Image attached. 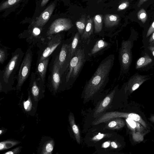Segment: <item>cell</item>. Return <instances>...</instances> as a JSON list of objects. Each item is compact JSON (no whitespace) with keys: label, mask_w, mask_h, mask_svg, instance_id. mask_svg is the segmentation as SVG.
Segmentation results:
<instances>
[{"label":"cell","mask_w":154,"mask_h":154,"mask_svg":"<svg viewBox=\"0 0 154 154\" xmlns=\"http://www.w3.org/2000/svg\"><path fill=\"white\" fill-rule=\"evenodd\" d=\"M114 60L113 55H110L104 59L100 63L92 77L86 83L81 97L84 103L94 99L104 87Z\"/></svg>","instance_id":"obj_1"},{"label":"cell","mask_w":154,"mask_h":154,"mask_svg":"<svg viewBox=\"0 0 154 154\" xmlns=\"http://www.w3.org/2000/svg\"><path fill=\"white\" fill-rule=\"evenodd\" d=\"M24 55L20 48L17 49L12 54L9 62L4 70L0 72L1 82L7 85L13 84Z\"/></svg>","instance_id":"obj_2"},{"label":"cell","mask_w":154,"mask_h":154,"mask_svg":"<svg viewBox=\"0 0 154 154\" xmlns=\"http://www.w3.org/2000/svg\"><path fill=\"white\" fill-rule=\"evenodd\" d=\"M32 59V53L30 47L27 50L21 63L17 75L16 88L20 90L28 78L30 72Z\"/></svg>","instance_id":"obj_3"},{"label":"cell","mask_w":154,"mask_h":154,"mask_svg":"<svg viewBox=\"0 0 154 154\" xmlns=\"http://www.w3.org/2000/svg\"><path fill=\"white\" fill-rule=\"evenodd\" d=\"M85 56L84 49H76L69 65V71L66 76V82L71 78H75L77 76L84 63Z\"/></svg>","instance_id":"obj_4"},{"label":"cell","mask_w":154,"mask_h":154,"mask_svg":"<svg viewBox=\"0 0 154 154\" xmlns=\"http://www.w3.org/2000/svg\"><path fill=\"white\" fill-rule=\"evenodd\" d=\"M61 75L66 71L72 59L71 44H63L58 57H56Z\"/></svg>","instance_id":"obj_5"},{"label":"cell","mask_w":154,"mask_h":154,"mask_svg":"<svg viewBox=\"0 0 154 154\" xmlns=\"http://www.w3.org/2000/svg\"><path fill=\"white\" fill-rule=\"evenodd\" d=\"M71 20L66 18H59L54 20L49 27L46 33L48 36L69 29L73 26Z\"/></svg>","instance_id":"obj_6"},{"label":"cell","mask_w":154,"mask_h":154,"mask_svg":"<svg viewBox=\"0 0 154 154\" xmlns=\"http://www.w3.org/2000/svg\"><path fill=\"white\" fill-rule=\"evenodd\" d=\"M48 37V41L39 57V59H38L37 63L48 57L62 41L61 38L58 35L53 36L52 35Z\"/></svg>","instance_id":"obj_7"},{"label":"cell","mask_w":154,"mask_h":154,"mask_svg":"<svg viewBox=\"0 0 154 154\" xmlns=\"http://www.w3.org/2000/svg\"><path fill=\"white\" fill-rule=\"evenodd\" d=\"M131 43L130 41L123 40L119 51V57L122 66L124 69H128L131 60Z\"/></svg>","instance_id":"obj_8"},{"label":"cell","mask_w":154,"mask_h":154,"mask_svg":"<svg viewBox=\"0 0 154 154\" xmlns=\"http://www.w3.org/2000/svg\"><path fill=\"white\" fill-rule=\"evenodd\" d=\"M45 82L35 73L32 72L30 77V88L31 94L35 100L43 93Z\"/></svg>","instance_id":"obj_9"},{"label":"cell","mask_w":154,"mask_h":154,"mask_svg":"<svg viewBox=\"0 0 154 154\" xmlns=\"http://www.w3.org/2000/svg\"><path fill=\"white\" fill-rule=\"evenodd\" d=\"M116 92L114 89L98 104L93 113L95 118H98L107 109L111 103Z\"/></svg>","instance_id":"obj_10"},{"label":"cell","mask_w":154,"mask_h":154,"mask_svg":"<svg viewBox=\"0 0 154 154\" xmlns=\"http://www.w3.org/2000/svg\"><path fill=\"white\" fill-rule=\"evenodd\" d=\"M55 7V4L52 3L34 21L33 24L35 27L43 26L48 21Z\"/></svg>","instance_id":"obj_11"},{"label":"cell","mask_w":154,"mask_h":154,"mask_svg":"<svg viewBox=\"0 0 154 154\" xmlns=\"http://www.w3.org/2000/svg\"><path fill=\"white\" fill-rule=\"evenodd\" d=\"M61 75L60 68L56 58L54 62L51 78V85L55 91L58 89L59 86Z\"/></svg>","instance_id":"obj_12"},{"label":"cell","mask_w":154,"mask_h":154,"mask_svg":"<svg viewBox=\"0 0 154 154\" xmlns=\"http://www.w3.org/2000/svg\"><path fill=\"white\" fill-rule=\"evenodd\" d=\"M148 79L147 75L137 74L133 75L129 79L127 88L132 93L137 89L144 82Z\"/></svg>","instance_id":"obj_13"},{"label":"cell","mask_w":154,"mask_h":154,"mask_svg":"<svg viewBox=\"0 0 154 154\" xmlns=\"http://www.w3.org/2000/svg\"><path fill=\"white\" fill-rule=\"evenodd\" d=\"M49 61V57L37 64L35 73L45 82L47 69Z\"/></svg>","instance_id":"obj_14"},{"label":"cell","mask_w":154,"mask_h":154,"mask_svg":"<svg viewBox=\"0 0 154 154\" xmlns=\"http://www.w3.org/2000/svg\"><path fill=\"white\" fill-rule=\"evenodd\" d=\"M120 20V17L117 14H106L104 16V22L106 27H111L117 25Z\"/></svg>","instance_id":"obj_15"},{"label":"cell","mask_w":154,"mask_h":154,"mask_svg":"<svg viewBox=\"0 0 154 154\" xmlns=\"http://www.w3.org/2000/svg\"><path fill=\"white\" fill-rule=\"evenodd\" d=\"M108 122L104 128L105 129L118 130L123 128L125 125L124 121L121 118H115Z\"/></svg>","instance_id":"obj_16"},{"label":"cell","mask_w":154,"mask_h":154,"mask_svg":"<svg viewBox=\"0 0 154 154\" xmlns=\"http://www.w3.org/2000/svg\"><path fill=\"white\" fill-rule=\"evenodd\" d=\"M69 121L76 141L78 144H80L81 143L80 134L78 127L76 124L74 115L72 113L69 114Z\"/></svg>","instance_id":"obj_17"},{"label":"cell","mask_w":154,"mask_h":154,"mask_svg":"<svg viewBox=\"0 0 154 154\" xmlns=\"http://www.w3.org/2000/svg\"><path fill=\"white\" fill-rule=\"evenodd\" d=\"M93 21L90 15L87 17L85 31L82 35V38L86 39L93 33Z\"/></svg>","instance_id":"obj_18"},{"label":"cell","mask_w":154,"mask_h":154,"mask_svg":"<svg viewBox=\"0 0 154 154\" xmlns=\"http://www.w3.org/2000/svg\"><path fill=\"white\" fill-rule=\"evenodd\" d=\"M126 121L128 127L134 132H141L144 130V127L137 121L128 118H126Z\"/></svg>","instance_id":"obj_19"},{"label":"cell","mask_w":154,"mask_h":154,"mask_svg":"<svg viewBox=\"0 0 154 154\" xmlns=\"http://www.w3.org/2000/svg\"><path fill=\"white\" fill-rule=\"evenodd\" d=\"M86 14H82L75 22L76 26L80 35H82L85 31L86 24Z\"/></svg>","instance_id":"obj_20"},{"label":"cell","mask_w":154,"mask_h":154,"mask_svg":"<svg viewBox=\"0 0 154 154\" xmlns=\"http://www.w3.org/2000/svg\"><path fill=\"white\" fill-rule=\"evenodd\" d=\"M152 59L147 54L139 58L136 63V69H138L143 67L150 63L152 61Z\"/></svg>","instance_id":"obj_21"},{"label":"cell","mask_w":154,"mask_h":154,"mask_svg":"<svg viewBox=\"0 0 154 154\" xmlns=\"http://www.w3.org/2000/svg\"><path fill=\"white\" fill-rule=\"evenodd\" d=\"M108 45V42L103 40L100 39L98 40L92 49L89 55H92L96 53L100 50L107 47Z\"/></svg>","instance_id":"obj_22"},{"label":"cell","mask_w":154,"mask_h":154,"mask_svg":"<svg viewBox=\"0 0 154 154\" xmlns=\"http://www.w3.org/2000/svg\"><path fill=\"white\" fill-rule=\"evenodd\" d=\"M20 143L17 140H8L1 141L0 143V150L3 151L8 149Z\"/></svg>","instance_id":"obj_23"},{"label":"cell","mask_w":154,"mask_h":154,"mask_svg":"<svg viewBox=\"0 0 154 154\" xmlns=\"http://www.w3.org/2000/svg\"><path fill=\"white\" fill-rule=\"evenodd\" d=\"M102 20L103 16L101 14H97L94 17L95 33H99L101 31L103 27Z\"/></svg>","instance_id":"obj_24"},{"label":"cell","mask_w":154,"mask_h":154,"mask_svg":"<svg viewBox=\"0 0 154 154\" xmlns=\"http://www.w3.org/2000/svg\"><path fill=\"white\" fill-rule=\"evenodd\" d=\"M54 141L53 140H50L47 141L44 144L42 148L41 154H51L54 149Z\"/></svg>","instance_id":"obj_25"},{"label":"cell","mask_w":154,"mask_h":154,"mask_svg":"<svg viewBox=\"0 0 154 154\" xmlns=\"http://www.w3.org/2000/svg\"><path fill=\"white\" fill-rule=\"evenodd\" d=\"M80 35V34L79 32H77L75 34L71 44L72 58L74 56L77 49V47L78 44L79 39Z\"/></svg>","instance_id":"obj_26"},{"label":"cell","mask_w":154,"mask_h":154,"mask_svg":"<svg viewBox=\"0 0 154 154\" xmlns=\"http://www.w3.org/2000/svg\"><path fill=\"white\" fill-rule=\"evenodd\" d=\"M21 0H7L3 2L0 6V11L10 8L17 4Z\"/></svg>","instance_id":"obj_27"},{"label":"cell","mask_w":154,"mask_h":154,"mask_svg":"<svg viewBox=\"0 0 154 154\" xmlns=\"http://www.w3.org/2000/svg\"><path fill=\"white\" fill-rule=\"evenodd\" d=\"M137 16L138 20L144 23L148 18L147 14L143 8L140 9L137 12Z\"/></svg>","instance_id":"obj_28"},{"label":"cell","mask_w":154,"mask_h":154,"mask_svg":"<svg viewBox=\"0 0 154 154\" xmlns=\"http://www.w3.org/2000/svg\"><path fill=\"white\" fill-rule=\"evenodd\" d=\"M23 105L25 111L26 112H29L31 110L32 105L31 96L30 95L29 91V92L28 98L26 100L23 101Z\"/></svg>","instance_id":"obj_29"},{"label":"cell","mask_w":154,"mask_h":154,"mask_svg":"<svg viewBox=\"0 0 154 154\" xmlns=\"http://www.w3.org/2000/svg\"><path fill=\"white\" fill-rule=\"evenodd\" d=\"M7 50L1 47L0 49V63L3 64L8 57Z\"/></svg>","instance_id":"obj_30"},{"label":"cell","mask_w":154,"mask_h":154,"mask_svg":"<svg viewBox=\"0 0 154 154\" xmlns=\"http://www.w3.org/2000/svg\"><path fill=\"white\" fill-rule=\"evenodd\" d=\"M129 5L128 2L125 1L123 2L118 6L117 9L118 11H120L124 10L127 8Z\"/></svg>","instance_id":"obj_31"},{"label":"cell","mask_w":154,"mask_h":154,"mask_svg":"<svg viewBox=\"0 0 154 154\" xmlns=\"http://www.w3.org/2000/svg\"><path fill=\"white\" fill-rule=\"evenodd\" d=\"M22 147L21 146L17 147L4 153V154H18L21 151Z\"/></svg>","instance_id":"obj_32"},{"label":"cell","mask_w":154,"mask_h":154,"mask_svg":"<svg viewBox=\"0 0 154 154\" xmlns=\"http://www.w3.org/2000/svg\"><path fill=\"white\" fill-rule=\"evenodd\" d=\"M109 134L100 133L93 137L91 138V140L93 141H97L105 137H106L107 135Z\"/></svg>","instance_id":"obj_33"},{"label":"cell","mask_w":154,"mask_h":154,"mask_svg":"<svg viewBox=\"0 0 154 154\" xmlns=\"http://www.w3.org/2000/svg\"><path fill=\"white\" fill-rule=\"evenodd\" d=\"M41 33V30L38 27H35L32 30V35L35 37L38 36Z\"/></svg>","instance_id":"obj_34"},{"label":"cell","mask_w":154,"mask_h":154,"mask_svg":"<svg viewBox=\"0 0 154 154\" xmlns=\"http://www.w3.org/2000/svg\"><path fill=\"white\" fill-rule=\"evenodd\" d=\"M154 32V21L152 23L147 31L146 37H148Z\"/></svg>","instance_id":"obj_35"},{"label":"cell","mask_w":154,"mask_h":154,"mask_svg":"<svg viewBox=\"0 0 154 154\" xmlns=\"http://www.w3.org/2000/svg\"><path fill=\"white\" fill-rule=\"evenodd\" d=\"M111 146L114 149H117L118 148V146L116 143L115 141H112L110 143Z\"/></svg>","instance_id":"obj_36"},{"label":"cell","mask_w":154,"mask_h":154,"mask_svg":"<svg viewBox=\"0 0 154 154\" xmlns=\"http://www.w3.org/2000/svg\"><path fill=\"white\" fill-rule=\"evenodd\" d=\"M149 42L150 43H154V32L152 33V34L149 39Z\"/></svg>","instance_id":"obj_37"},{"label":"cell","mask_w":154,"mask_h":154,"mask_svg":"<svg viewBox=\"0 0 154 154\" xmlns=\"http://www.w3.org/2000/svg\"><path fill=\"white\" fill-rule=\"evenodd\" d=\"M109 145L110 142L109 141H106L103 144L102 147L104 148H106L109 146Z\"/></svg>","instance_id":"obj_38"},{"label":"cell","mask_w":154,"mask_h":154,"mask_svg":"<svg viewBox=\"0 0 154 154\" xmlns=\"http://www.w3.org/2000/svg\"><path fill=\"white\" fill-rule=\"evenodd\" d=\"M147 0H139L137 5V7L138 8L140 7L141 5Z\"/></svg>","instance_id":"obj_39"},{"label":"cell","mask_w":154,"mask_h":154,"mask_svg":"<svg viewBox=\"0 0 154 154\" xmlns=\"http://www.w3.org/2000/svg\"><path fill=\"white\" fill-rule=\"evenodd\" d=\"M148 48L154 57V46H149Z\"/></svg>","instance_id":"obj_40"},{"label":"cell","mask_w":154,"mask_h":154,"mask_svg":"<svg viewBox=\"0 0 154 154\" xmlns=\"http://www.w3.org/2000/svg\"><path fill=\"white\" fill-rule=\"evenodd\" d=\"M49 0H42L41 3V6L42 7L45 6L48 2Z\"/></svg>","instance_id":"obj_41"},{"label":"cell","mask_w":154,"mask_h":154,"mask_svg":"<svg viewBox=\"0 0 154 154\" xmlns=\"http://www.w3.org/2000/svg\"><path fill=\"white\" fill-rule=\"evenodd\" d=\"M150 120L152 122L154 123V115H152L150 117Z\"/></svg>","instance_id":"obj_42"}]
</instances>
